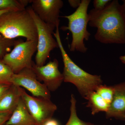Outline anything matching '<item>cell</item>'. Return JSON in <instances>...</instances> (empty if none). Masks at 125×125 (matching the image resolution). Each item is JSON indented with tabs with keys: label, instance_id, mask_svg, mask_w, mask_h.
<instances>
[{
	"label": "cell",
	"instance_id": "obj_1",
	"mask_svg": "<svg viewBox=\"0 0 125 125\" xmlns=\"http://www.w3.org/2000/svg\"><path fill=\"white\" fill-rule=\"evenodd\" d=\"M88 24L97 28L94 38L104 44H125V19L117 0H111L102 10L92 9Z\"/></svg>",
	"mask_w": 125,
	"mask_h": 125
},
{
	"label": "cell",
	"instance_id": "obj_2",
	"mask_svg": "<svg viewBox=\"0 0 125 125\" xmlns=\"http://www.w3.org/2000/svg\"><path fill=\"white\" fill-rule=\"evenodd\" d=\"M53 35L58 43L64 63L62 73L63 81L75 85L81 96L86 98L90 93L96 91L99 86L102 84L101 76L89 73L79 67L70 58L62 42L59 27L56 28L55 32Z\"/></svg>",
	"mask_w": 125,
	"mask_h": 125
},
{
	"label": "cell",
	"instance_id": "obj_3",
	"mask_svg": "<svg viewBox=\"0 0 125 125\" xmlns=\"http://www.w3.org/2000/svg\"><path fill=\"white\" fill-rule=\"evenodd\" d=\"M0 33L9 39L19 37L25 38L28 41L38 39L36 25L28 9L9 11L1 15Z\"/></svg>",
	"mask_w": 125,
	"mask_h": 125
},
{
	"label": "cell",
	"instance_id": "obj_4",
	"mask_svg": "<svg viewBox=\"0 0 125 125\" xmlns=\"http://www.w3.org/2000/svg\"><path fill=\"white\" fill-rule=\"evenodd\" d=\"M90 2V0H81L80 5L73 13L62 16L69 21L68 26L62 27V29L69 30L72 35L70 46L71 52L85 53L88 50L84 41L88 40L91 35L87 29L89 21L87 11Z\"/></svg>",
	"mask_w": 125,
	"mask_h": 125
},
{
	"label": "cell",
	"instance_id": "obj_5",
	"mask_svg": "<svg viewBox=\"0 0 125 125\" xmlns=\"http://www.w3.org/2000/svg\"><path fill=\"white\" fill-rule=\"evenodd\" d=\"M37 43L38 41L19 40L10 52L3 57L2 61L14 74L18 73L25 68H32L33 62L32 57L37 51Z\"/></svg>",
	"mask_w": 125,
	"mask_h": 125
},
{
	"label": "cell",
	"instance_id": "obj_6",
	"mask_svg": "<svg viewBox=\"0 0 125 125\" xmlns=\"http://www.w3.org/2000/svg\"><path fill=\"white\" fill-rule=\"evenodd\" d=\"M27 9L34 21L37 31L38 39L35 64L38 66H42L49 57L51 52L58 47V43L52 35L54 30L41 20L31 7Z\"/></svg>",
	"mask_w": 125,
	"mask_h": 125
},
{
	"label": "cell",
	"instance_id": "obj_7",
	"mask_svg": "<svg viewBox=\"0 0 125 125\" xmlns=\"http://www.w3.org/2000/svg\"><path fill=\"white\" fill-rule=\"evenodd\" d=\"M21 98L38 125L52 118L57 109L50 99L30 96L22 89Z\"/></svg>",
	"mask_w": 125,
	"mask_h": 125
},
{
	"label": "cell",
	"instance_id": "obj_8",
	"mask_svg": "<svg viewBox=\"0 0 125 125\" xmlns=\"http://www.w3.org/2000/svg\"><path fill=\"white\" fill-rule=\"evenodd\" d=\"M31 8L40 18L53 30L59 26L62 0H30Z\"/></svg>",
	"mask_w": 125,
	"mask_h": 125
},
{
	"label": "cell",
	"instance_id": "obj_9",
	"mask_svg": "<svg viewBox=\"0 0 125 125\" xmlns=\"http://www.w3.org/2000/svg\"><path fill=\"white\" fill-rule=\"evenodd\" d=\"M10 83L23 87L34 97L51 98L50 91L44 84L40 83L32 68H25L18 73L14 74Z\"/></svg>",
	"mask_w": 125,
	"mask_h": 125
},
{
	"label": "cell",
	"instance_id": "obj_10",
	"mask_svg": "<svg viewBox=\"0 0 125 125\" xmlns=\"http://www.w3.org/2000/svg\"><path fill=\"white\" fill-rule=\"evenodd\" d=\"M58 62L56 59L46 65L38 66L33 62L32 69L38 79L42 81L51 92L56 91L64 80L63 75L58 69Z\"/></svg>",
	"mask_w": 125,
	"mask_h": 125
},
{
	"label": "cell",
	"instance_id": "obj_11",
	"mask_svg": "<svg viewBox=\"0 0 125 125\" xmlns=\"http://www.w3.org/2000/svg\"><path fill=\"white\" fill-rule=\"evenodd\" d=\"M113 99L106 113L107 118L125 120V81L113 85Z\"/></svg>",
	"mask_w": 125,
	"mask_h": 125
},
{
	"label": "cell",
	"instance_id": "obj_12",
	"mask_svg": "<svg viewBox=\"0 0 125 125\" xmlns=\"http://www.w3.org/2000/svg\"><path fill=\"white\" fill-rule=\"evenodd\" d=\"M4 125H38L22 98Z\"/></svg>",
	"mask_w": 125,
	"mask_h": 125
},
{
	"label": "cell",
	"instance_id": "obj_13",
	"mask_svg": "<svg viewBox=\"0 0 125 125\" xmlns=\"http://www.w3.org/2000/svg\"><path fill=\"white\" fill-rule=\"evenodd\" d=\"M22 89L11 85L9 90L0 98V113L13 112L21 98Z\"/></svg>",
	"mask_w": 125,
	"mask_h": 125
},
{
	"label": "cell",
	"instance_id": "obj_14",
	"mask_svg": "<svg viewBox=\"0 0 125 125\" xmlns=\"http://www.w3.org/2000/svg\"><path fill=\"white\" fill-rule=\"evenodd\" d=\"M85 99L88 101L87 107L90 108L92 114L94 115L100 112H107L110 105L104 100L96 91L90 93Z\"/></svg>",
	"mask_w": 125,
	"mask_h": 125
},
{
	"label": "cell",
	"instance_id": "obj_15",
	"mask_svg": "<svg viewBox=\"0 0 125 125\" xmlns=\"http://www.w3.org/2000/svg\"><path fill=\"white\" fill-rule=\"evenodd\" d=\"M30 1L28 0H0V10H23L26 9L25 7Z\"/></svg>",
	"mask_w": 125,
	"mask_h": 125
},
{
	"label": "cell",
	"instance_id": "obj_16",
	"mask_svg": "<svg viewBox=\"0 0 125 125\" xmlns=\"http://www.w3.org/2000/svg\"><path fill=\"white\" fill-rule=\"evenodd\" d=\"M70 115L67 123L65 125H93L89 122H85L78 117L76 113V100L74 96L72 94L71 99Z\"/></svg>",
	"mask_w": 125,
	"mask_h": 125
},
{
	"label": "cell",
	"instance_id": "obj_17",
	"mask_svg": "<svg viewBox=\"0 0 125 125\" xmlns=\"http://www.w3.org/2000/svg\"><path fill=\"white\" fill-rule=\"evenodd\" d=\"M96 92L108 103L111 105L114 94V88L113 86L101 85L99 86Z\"/></svg>",
	"mask_w": 125,
	"mask_h": 125
},
{
	"label": "cell",
	"instance_id": "obj_18",
	"mask_svg": "<svg viewBox=\"0 0 125 125\" xmlns=\"http://www.w3.org/2000/svg\"><path fill=\"white\" fill-rule=\"evenodd\" d=\"M14 74L10 67L0 60V83L11 84L10 80Z\"/></svg>",
	"mask_w": 125,
	"mask_h": 125
},
{
	"label": "cell",
	"instance_id": "obj_19",
	"mask_svg": "<svg viewBox=\"0 0 125 125\" xmlns=\"http://www.w3.org/2000/svg\"><path fill=\"white\" fill-rule=\"evenodd\" d=\"M13 39H9L4 38H0V57L5 56V52L7 47L13 43L11 42Z\"/></svg>",
	"mask_w": 125,
	"mask_h": 125
},
{
	"label": "cell",
	"instance_id": "obj_20",
	"mask_svg": "<svg viewBox=\"0 0 125 125\" xmlns=\"http://www.w3.org/2000/svg\"><path fill=\"white\" fill-rule=\"evenodd\" d=\"M111 0H94L93 1L94 9L97 10L104 9Z\"/></svg>",
	"mask_w": 125,
	"mask_h": 125
},
{
	"label": "cell",
	"instance_id": "obj_21",
	"mask_svg": "<svg viewBox=\"0 0 125 125\" xmlns=\"http://www.w3.org/2000/svg\"><path fill=\"white\" fill-rule=\"evenodd\" d=\"M12 113H0V125H4L9 120Z\"/></svg>",
	"mask_w": 125,
	"mask_h": 125
},
{
	"label": "cell",
	"instance_id": "obj_22",
	"mask_svg": "<svg viewBox=\"0 0 125 125\" xmlns=\"http://www.w3.org/2000/svg\"><path fill=\"white\" fill-rule=\"evenodd\" d=\"M11 85V84L0 83V98L9 90Z\"/></svg>",
	"mask_w": 125,
	"mask_h": 125
},
{
	"label": "cell",
	"instance_id": "obj_23",
	"mask_svg": "<svg viewBox=\"0 0 125 125\" xmlns=\"http://www.w3.org/2000/svg\"><path fill=\"white\" fill-rule=\"evenodd\" d=\"M68 1L71 7L76 9L79 6L81 3L80 0H69Z\"/></svg>",
	"mask_w": 125,
	"mask_h": 125
},
{
	"label": "cell",
	"instance_id": "obj_24",
	"mask_svg": "<svg viewBox=\"0 0 125 125\" xmlns=\"http://www.w3.org/2000/svg\"><path fill=\"white\" fill-rule=\"evenodd\" d=\"M41 125H59L57 121L52 118L46 121Z\"/></svg>",
	"mask_w": 125,
	"mask_h": 125
},
{
	"label": "cell",
	"instance_id": "obj_25",
	"mask_svg": "<svg viewBox=\"0 0 125 125\" xmlns=\"http://www.w3.org/2000/svg\"><path fill=\"white\" fill-rule=\"evenodd\" d=\"M123 2L122 4L121 5V9L125 19V0H123Z\"/></svg>",
	"mask_w": 125,
	"mask_h": 125
},
{
	"label": "cell",
	"instance_id": "obj_26",
	"mask_svg": "<svg viewBox=\"0 0 125 125\" xmlns=\"http://www.w3.org/2000/svg\"><path fill=\"white\" fill-rule=\"evenodd\" d=\"M15 11V10H10V9H6V10H0V16L2 15L3 14L5 13H7L9 11Z\"/></svg>",
	"mask_w": 125,
	"mask_h": 125
},
{
	"label": "cell",
	"instance_id": "obj_27",
	"mask_svg": "<svg viewBox=\"0 0 125 125\" xmlns=\"http://www.w3.org/2000/svg\"><path fill=\"white\" fill-rule=\"evenodd\" d=\"M120 60L121 62L123 64H125V55H123L120 56L119 57Z\"/></svg>",
	"mask_w": 125,
	"mask_h": 125
}]
</instances>
